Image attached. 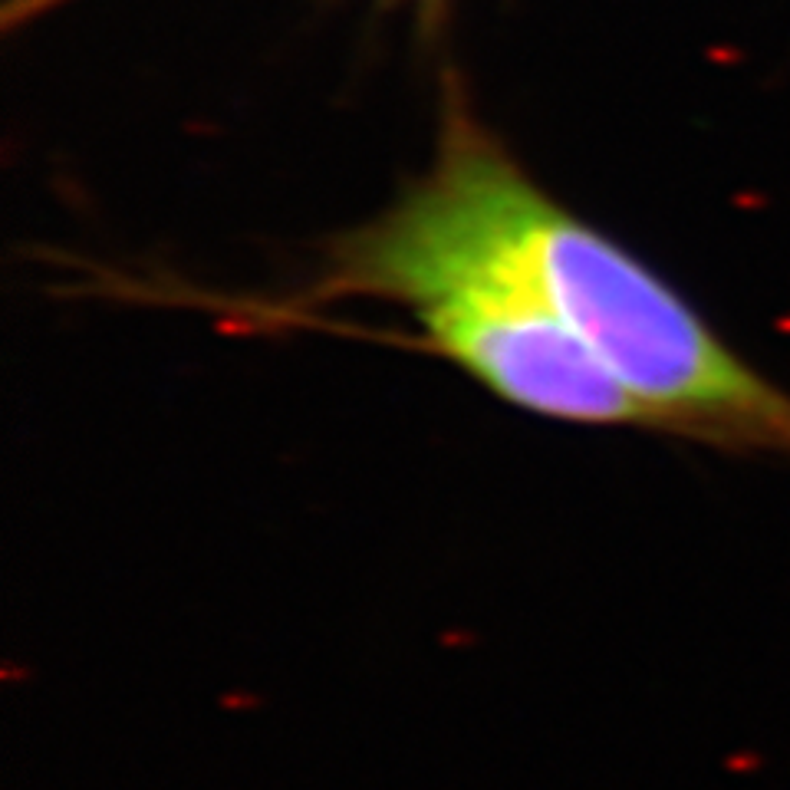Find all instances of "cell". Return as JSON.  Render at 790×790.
Wrapping results in <instances>:
<instances>
[{
	"instance_id": "cell-1",
	"label": "cell",
	"mask_w": 790,
	"mask_h": 790,
	"mask_svg": "<svg viewBox=\"0 0 790 790\" xmlns=\"http://www.w3.org/2000/svg\"><path fill=\"white\" fill-rule=\"evenodd\" d=\"M422 195L511 267L623 382L656 428L790 451V395L764 382L636 257L553 201L465 109H451Z\"/></svg>"
},
{
	"instance_id": "cell-2",
	"label": "cell",
	"mask_w": 790,
	"mask_h": 790,
	"mask_svg": "<svg viewBox=\"0 0 790 790\" xmlns=\"http://www.w3.org/2000/svg\"><path fill=\"white\" fill-rule=\"evenodd\" d=\"M316 297L409 310L422 343L524 412L573 425L656 428L547 303L419 188L333 244Z\"/></svg>"
},
{
	"instance_id": "cell-3",
	"label": "cell",
	"mask_w": 790,
	"mask_h": 790,
	"mask_svg": "<svg viewBox=\"0 0 790 790\" xmlns=\"http://www.w3.org/2000/svg\"><path fill=\"white\" fill-rule=\"evenodd\" d=\"M70 4V0H7L4 7V27L14 30V27H24L30 20H37L43 14H50V10Z\"/></svg>"
},
{
	"instance_id": "cell-4",
	"label": "cell",
	"mask_w": 790,
	"mask_h": 790,
	"mask_svg": "<svg viewBox=\"0 0 790 790\" xmlns=\"http://www.w3.org/2000/svg\"><path fill=\"white\" fill-rule=\"evenodd\" d=\"M261 705V695L251 692V688H231V692L221 695V708L228 711H254Z\"/></svg>"
}]
</instances>
